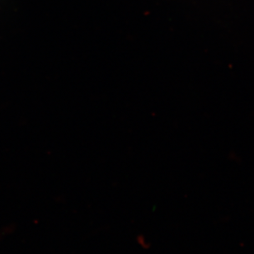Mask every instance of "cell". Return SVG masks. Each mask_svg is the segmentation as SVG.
Segmentation results:
<instances>
[{"label":"cell","instance_id":"obj_1","mask_svg":"<svg viewBox=\"0 0 254 254\" xmlns=\"http://www.w3.org/2000/svg\"><path fill=\"white\" fill-rule=\"evenodd\" d=\"M137 241H138V243H139V245H140L141 247L144 248V249H146V239H144L143 236H139V237L137 239Z\"/></svg>","mask_w":254,"mask_h":254}]
</instances>
